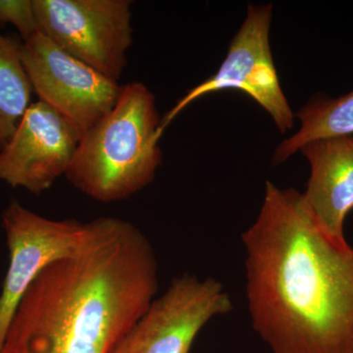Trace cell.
Wrapping results in <instances>:
<instances>
[{"label":"cell","mask_w":353,"mask_h":353,"mask_svg":"<svg viewBox=\"0 0 353 353\" xmlns=\"http://www.w3.org/2000/svg\"><path fill=\"white\" fill-rule=\"evenodd\" d=\"M253 330L272 353H353V248L316 224L292 189L265 185L241 236Z\"/></svg>","instance_id":"1"},{"label":"cell","mask_w":353,"mask_h":353,"mask_svg":"<svg viewBox=\"0 0 353 353\" xmlns=\"http://www.w3.org/2000/svg\"><path fill=\"white\" fill-rule=\"evenodd\" d=\"M92 224L76 252L30 285L0 353H113L150 307L158 290L150 241L120 218Z\"/></svg>","instance_id":"2"},{"label":"cell","mask_w":353,"mask_h":353,"mask_svg":"<svg viewBox=\"0 0 353 353\" xmlns=\"http://www.w3.org/2000/svg\"><path fill=\"white\" fill-rule=\"evenodd\" d=\"M160 123L152 90L141 82L123 85L115 106L81 138L65 176L102 203L129 199L161 164Z\"/></svg>","instance_id":"3"},{"label":"cell","mask_w":353,"mask_h":353,"mask_svg":"<svg viewBox=\"0 0 353 353\" xmlns=\"http://www.w3.org/2000/svg\"><path fill=\"white\" fill-rule=\"evenodd\" d=\"M39 32L118 82L132 44L131 0H32Z\"/></svg>","instance_id":"4"},{"label":"cell","mask_w":353,"mask_h":353,"mask_svg":"<svg viewBox=\"0 0 353 353\" xmlns=\"http://www.w3.org/2000/svg\"><path fill=\"white\" fill-rule=\"evenodd\" d=\"M273 6H250L245 20L230 43L214 75L192 88L162 118L159 134L183 109L203 95L236 90L250 95L265 109L281 132L294 126V113L281 88L272 57L269 32Z\"/></svg>","instance_id":"5"},{"label":"cell","mask_w":353,"mask_h":353,"mask_svg":"<svg viewBox=\"0 0 353 353\" xmlns=\"http://www.w3.org/2000/svg\"><path fill=\"white\" fill-rule=\"evenodd\" d=\"M23 64L39 101L85 134L115 106L123 85L61 50L43 32L24 41Z\"/></svg>","instance_id":"6"},{"label":"cell","mask_w":353,"mask_h":353,"mask_svg":"<svg viewBox=\"0 0 353 353\" xmlns=\"http://www.w3.org/2000/svg\"><path fill=\"white\" fill-rule=\"evenodd\" d=\"M232 309L219 281L183 274L153 299L113 353H190L204 326Z\"/></svg>","instance_id":"7"},{"label":"cell","mask_w":353,"mask_h":353,"mask_svg":"<svg viewBox=\"0 0 353 353\" xmlns=\"http://www.w3.org/2000/svg\"><path fill=\"white\" fill-rule=\"evenodd\" d=\"M2 224L9 266L0 294V350L25 292L39 274L58 259L76 252L92 232V222L52 220L17 201L4 209Z\"/></svg>","instance_id":"8"},{"label":"cell","mask_w":353,"mask_h":353,"mask_svg":"<svg viewBox=\"0 0 353 353\" xmlns=\"http://www.w3.org/2000/svg\"><path fill=\"white\" fill-rule=\"evenodd\" d=\"M82 134L44 102L32 103L0 148V181L34 194L66 175Z\"/></svg>","instance_id":"9"},{"label":"cell","mask_w":353,"mask_h":353,"mask_svg":"<svg viewBox=\"0 0 353 353\" xmlns=\"http://www.w3.org/2000/svg\"><path fill=\"white\" fill-rule=\"evenodd\" d=\"M301 152L311 168L304 205L326 236L347 243L343 225L353 209V134L312 141Z\"/></svg>","instance_id":"10"},{"label":"cell","mask_w":353,"mask_h":353,"mask_svg":"<svg viewBox=\"0 0 353 353\" xmlns=\"http://www.w3.org/2000/svg\"><path fill=\"white\" fill-rule=\"evenodd\" d=\"M299 131L285 139L274 152V164L285 162L304 145L319 139L353 134V90L343 97H315L297 113Z\"/></svg>","instance_id":"11"},{"label":"cell","mask_w":353,"mask_h":353,"mask_svg":"<svg viewBox=\"0 0 353 353\" xmlns=\"http://www.w3.org/2000/svg\"><path fill=\"white\" fill-rule=\"evenodd\" d=\"M22 43L0 34V148L31 106V81L23 64Z\"/></svg>","instance_id":"12"},{"label":"cell","mask_w":353,"mask_h":353,"mask_svg":"<svg viewBox=\"0 0 353 353\" xmlns=\"http://www.w3.org/2000/svg\"><path fill=\"white\" fill-rule=\"evenodd\" d=\"M0 23L13 25L24 41L39 32L32 0H0Z\"/></svg>","instance_id":"13"}]
</instances>
